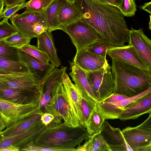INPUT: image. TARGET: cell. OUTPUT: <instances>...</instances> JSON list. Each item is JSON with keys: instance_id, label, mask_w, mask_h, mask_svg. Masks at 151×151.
Instances as JSON below:
<instances>
[{"instance_id": "cell-25", "label": "cell", "mask_w": 151, "mask_h": 151, "mask_svg": "<svg viewBox=\"0 0 151 151\" xmlns=\"http://www.w3.org/2000/svg\"><path fill=\"white\" fill-rule=\"evenodd\" d=\"M70 65L71 72L69 73V75L75 83L76 88L81 91L87 93L95 101L88 81L86 72L73 62L70 63Z\"/></svg>"}, {"instance_id": "cell-26", "label": "cell", "mask_w": 151, "mask_h": 151, "mask_svg": "<svg viewBox=\"0 0 151 151\" xmlns=\"http://www.w3.org/2000/svg\"><path fill=\"white\" fill-rule=\"evenodd\" d=\"M88 140L76 148L77 151H111L102 135L100 131L88 136Z\"/></svg>"}, {"instance_id": "cell-40", "label": "cell", "mask_w": 151, "mask_h": 151, "mask_svg": "<svg viewBox=\"0 0 151 151\" xmlns=\"http://www.w3.org/2000/svg\"><path fill=\"white\" fill-rule=\"evenodd\" d=\"M54 118V116L48 113H43L41 116V120L42 123L46 126H47L51 123Z\"/></svg>"}, {"instance_id": "cell-30", "label": "cell", "mask_w": 151, "mask_h": 151, "mask_svg": "<svg viewBox=\"0 0 151 151\" xmlns=\"http://www.w3.org/2000/svg\"><path fill=\"white\" fill-rule=\"evenodd\" d=\"M0 58L22 62L20 59L18 49L9 46L3 39L0 40Z\"/></svg>"}, {"instance_id": "cell-29", "label": "cell", "mask_w": 151, "mask_h": 151, "mask_svg": "<svg viewBox=\"0 0 151 151\" xmlns=\"http://www.w3.org/2000/svg\"><path fill=\"white\" fill-rule=\"evenodd\" d=\"M105 120L98 111L96 105L85 125L87 132V138L100 131Z\"/></svg>"}, {"instance_id": "cell-13", "label": "cell", "mask_w": 151, "mask_h": 151, "mask_svg": "<svg viewBox=\"0 0 151 151\" xmlns=\"http://www.w3.org/2000/svg\"><path fill=\"white\" fill-rule=\"evenodd\" d=\"M18 51L21 61L25 64L29 72L40 85L55 66L52 63H44L20 49Z\"/></svg>"}, {"instance_id": "cell-42", "label": "cell", "mask_w": 151, "mask_h": 151, "mask_svg": "<svg viewBox=\"0 0 151 151\" xmlns=\"http://www.w3.org/2000/svg\"><path fill=\"white\" fill-rule=\"evenodd\" d=\"M104 3L114 6L120 8L123 0H98Z\"/></svg>"}, {"instance_id": "cell-36", "label": "cell", "mask_w": 151, "mask_h": 151, "mask_svg": "<svg viewBox=\"0 0 151 151\" xmlns=\"http://www.w3.org/2000/svg\"><path fill=\"white\" fill-rule=\"evenodd\" d=\"M124 16L132 17L135 15L137 10L134 0H123L119 9Z\"/></svg>"}, {"instance_id": "cell-14", "label": "cell", "mask_w": 151, "mask_h": 151, "mask_svg": "<svg viewBox=\"0 0 151 151\" xmlns=\"http://www.w3.org/2000/svg\"><path fill=\"white\" fill-rule=\"evenodd\" d=\"M40 86L30 73L14 74L0 76V86L40 90Z\"/></svg>"}, {"instance_id": "cell-23", "label": "cell", "mask_w": 151, "mask_h": 151, "mask_svg": "<svg viewBox=\"0 0 151 151\" xmlns=\"http://www.w3.org/2000/svg\"><path fill=\"white\" fill-rule=\"evenodd\" d=\"M37 38V47L47 55L49 61L55 67L61 65V62L57 53L52 32L47 31L39 35Z\"/></svg>"}, {"instance_id": "cell-46", "label": "cell", "mask_w": 151, "mask_h": 151, "mask_svg": "<svg viewBox=\"0 0 151 151\" xmlns=\"http://www.w3.org/2000/svg\"><path fill=\"white\" fill-rule=\"evenodd\" d=\"M4 6L3 0H0V15L2 14Z\"/></svg>"}, {"instance_id": "cell-12", "label": "cell", "mask_w": 151, "mask_h": 151, "mask_svg": "<svg viewBox=\"0 0 151 151\" xmlns=\"http://www.w3.org/2000/svg\"><path fill=\"white\" fill-rule=\"evenodd\" d=\"M129 44L132 46L143 59L148 68L151 70V41L145 35L143 29L129 30Z\"/></svg>"}, {"instance_id": "cell-48", "label": "cell", "mask_w": 151, "mask_h": 151, "mask_svg": "<svg viewBox=\"0 0 151 151\" xmlns=\"http://www.w3.org/2000/svg\"><path fill=\"white\" fill-rule=\"evenodd\" d=\"M66 1L69 2L71 3H74L76 1V0H65Z\"/></svg>"}, {"instance_id": "cell-6", "label": "cell", "mask_w": 151, "mask_h": 151, "mask_svg": "<svg viewBox=\"0 0 151 151\" xmlns=\"http://www.w3.org/2000/svg\"><path fill=\"white\" fill-rule=\"evenodd\" d=\"M41 111L39 99L26 104H20L0 98V117L6 128L26 117Z\"/></svg>"}, {"instance_id": "cell-17", "label": "cell", "mask_w": 151, "mask_h": 151, "mask_svg": "<svg viewBox=\"0 0 151 151\" xmlns=\"http://www.w3.org/2000/svg\"><path fill=\"white\" fill-rule=\"evenodd\" d=\"M147 113H151V92L125 106L119 119L122 121L135 119Z\"/></svg>"}, {"instance_id": "cell-5", "label": "cell", "mask_w": 151, "mask_h": 151, "mask_svg": "<svg viewBox=\"0 0 151 151\" xmlns=\"http://www.w3.org/2000/svg\"><path fill=\"white\" fill-rule=\"evenodd\" d=\"M86 72L96 102L103 101L113 93L114 82L111 67L108 62L101 68Z\"/></svg>"}, {"instance_id": "cell-7", "label": "cell", "mask_w": 151, "mask_h": 151, "mask_svg": "<svg viewBox=\"0 0 151 151\" xmlns=\"http://www.w3.org/2000/svg\"><path fill=\"white\" fill-rule=\"evenodd\" d=\"M9 19L18 32L32 38L48 31L43 13L24 11L21 14L14 15Z\"/></svg>"}, {"instance_id": "cell-10", "label": "cell", "mask_w": 151, "mask_h": 151, "mask_svg": "<svg viewBox=\"0 0 151 151\" xmlns=\"http://www.w3.org/2000/svg\"><path fill=\"white\" fill-rule=\"evenodd\" d=\"M151 92V87L140 94L121 101L112 102H96V106L98 112L105 119H119L125 106Z\"/></svg>"}, {"instance_id": "cell-33", "label": "cell", "mask_w": 151, "mask_h": 151, "mask_svg": "<svg viewBox=\"0 0 151 151\" xmlns=\"http://www.w3.org/2000/svg\"><path fill=\"white\" fill-rule=\"evenodd\" d=\"M20 49L44 63H49L47 54L35 46L28 44L22 46Z\"/></svg>"}, {"instance_id": "cell-2", "label": "cell", "mask_w": 151, "mask_h": 151, "mask_svg": "<svg viewBox=\"0 0 151 151\" xmlns=\"http://www.w3.org/2000/svg\"><path fill=\"white\" fill-rule=\"evenodd\" d=\"M111 70L114 82L113 93L133 97L151 87V71L111 59Z\"/></svg>"}, {"instance_id": "cell-38", "label": "cell", "mask_w": 151, "mask_h": 151, "mask_svg": "<svg viewBox=\"0 0 151 151\" xmlns=\"http://www.w3.org/2000/svg\"><path fill=\"white\" fill-rule=\"evenodd\" d=\"M20 150L27 151H55V150L38 146L35 144L34 141H32L26 144Z\"/></svg>"}, {"instance_id": "cell-43", "label": "cell", "mask_w": 151, "mask_h": 151, "mask_svg": "<svg viewBox=\"0 0 151 151\" xmlns=\"http://www.w3.org/2000/svg\"><path fill=\"white\" fill-rule=\"evenodd\" d=\"M140 7L142 9L151 14V2H146L141 6Z\"/></svg>"}, {"instance_id": "cell-37", "label": "cell", "mask_w": 151, "mask_h": 151, "mask_svg": "<svg viewBox=\"0 0 151 151\" xmlns=\"http://www.w3.org/2000/svg\"><path fill=\"white\" fill-rule=\"evenodd\" d=\"M26 2H24L18 5L4 9L2 14L4 18L9 19L12 17L18 11L26 7Z\"/></svg>"}, {"instance_id": "cell-8", "label": "cell", "mask_w": 151, "mask_h": 151, "mask_svg": "<svg viewBox=\"0 0 151 151\" xmlns=\"http://www.w3.org/2000/svg\"><path fill=\"white\" fill-rule=\"evenodd\" d=\"M69 36L77 52L86 49L101 39L92 27L80 19L62 28Z\"/></svg>"}, {"instance_id": "cell-19", "label": "cell", "mask_w": 151, "mask_h": 151, "mask_svg": "<svg viewBox=\"0 0 151 151\" xmlns=\"http://www.w3.org/2000/svg\"><path fill=\"white\" fill-rule=\"evenodd\" d=\"M73 62L85 72H88L102 68L108 61L85 49L76 52Z\"/></svg>"}, {"instance_id": "cell-15", "label": "cell", "mask_w": 151, "mask_h": 151, "mask_svg": "<svg viewBox=\"0 0 151 151\" xmlns=\"http://www.w3.org/2000/svg\"><path fill=\"white\" fill-rule=\"evenodd\" d=\"M100 132L111 151H132L126 142L119 128L113 127L107 121L105 120Z\"/></svg>"}, {"instance_id": "cell-31", "label": "cell", "mask_w": 151, "mask_h": 151, "mask_svg": "<svg viewBox=\"0 0 151 151\" xmlns=\"http://www.w3.org/2000/svg\"><path fill=\"white\" fill-rule=\"evenodd\" d=\"M32 38L19 32L4 39V41L9 46L20 49L29 44Z\"/></svg>"}, {"instance_id": "cell-27", "label": "cell", "mask_w": 151, "mask_h": 151, "mask_svg": "<svg viewBox=\"0 0 151 151\" xmlns=\"http://www.w3.org/2000/svg\"><path fill=\"white\" fill-rule=\"evenodd\" d=\"M65 0H54L43 12L49 32L58 29L57 16L60 7L64 3Z\"/></svg>"}, {"instance_id": "cell-45", "label": "cell", "mask_w": 151, "mask_h": 151, "mask_svg": "<svg viewBox=\"0 0 151 151\" xmlns=\"http://www.w3.org/2000/svg\"><path fill=\"white\" fill-rule=\"evenodd\" d=\"M6 128L4 122L0 117V132H1Z\"/></svg>"}, {"instance_id": "cell-49", "label": "cell", "mask_w": 151, "mask_h": 151, "mask_svg": "<svg viewBox=\"0 0 151 151\" xmlns=\"http://www.w3.org/2000/svg\"><path fill=\"white\" fill-rule=\"evenodd\" d=\"M4 18L3 16V14H2L1 15H0V20L3 18Z\"/></svg>"}, {"instance_id": "cell-50", "label": "cell", "mask_w": 151, "mask_h": 151, "mask_svg": "<svg viewBox=\"0 0 151 151\" xmlns=\"http://www.w3.org/2000/svg\"><path fill=\"white\" fill-rule=\"evenodd\" d=\"M5 75H4V74H2L0 73V76H5Z\"/></svg>"}, {"instance_id": "cell-39", "label": "cell", "mask_w": 151, "mask_h": 151, "mask_svg": "<svg viewBox=\"0 0 151 151\" xmlns=\"http://www.w3.org/2000/svg\"><path fill=\"white\" fill-rule=\"evenodd\" d=\"M128 98L129 97L126 96L113 93L101 101L105 102H116L122 101Z\"/></svg>"}, {"instance_id": "cell-41", "label": "cell", "mask_w": 151, "mask_h": 151, "mask_svg": "<svg viewBox=\"0 0 151 151\" xmlns=\"http://www.w3.org/2000/svg\"><path fill=\"white\" fill-rule=\"evenodd\" d=\"M26 0H3L5 8H8L25 2Z\"/></svg>"}, {"instance_id": "cell-9", "label": "cell", "mask_w": 151, "mask_h": 151, "mask_svg": "<svg viewBox=\"0 0 151 151\" xmlns=\"http://www.w3.org/2000/svg\"><path fill=\"white\" fill-rule=\"evenodd\" d=\"M121 132L132 151H151V113L140 124L135 127H127Z\"/></svg>"}, {"instance_id": "cell-47", "label": "cell", "mask_w": 151, "mask_h": 151, "mask_svg": "<svg viewBox=\"0 0 151 151\" xmlns=\"http://www.w3.org/2000/svg\"><path fill=\"white\" fill-rule=\"evenodd\" d=\"M4 138L3 131L0 132V141L2 140Z\"/></svg>"}, {"instance_id": "cell-1", "label": "cell", "mask_w": 151, "mask_h": 151, "mask_svg": "<svg viewBox=\"0 0 151 151\" xmlns=\"http://www.w3.org/2000/svg\"><path fill=\"white\" fill-rule=\"evenodd\" d=\"M81 19L94 29L109 48L124 46L129 30L120 9L98 0H76Z\"/></svg>"}, {"instance_id": "cell-16", "label": "cell", "mask_w": 151, "mask_h": 151, "mask_svg": "<svg viewBox=\"0 0 151 151\" xmlns=\"http://www.w3.org/2000/svg\"><path fill=\"white\" fill-rule=\"evenodd\" d=\"M40 90L0 86V98L18 104H24L39 99Z\"/></svg>"}, {"instance_id": "cell-18", "label": "cell", "mask_w": 151, "mask_h": 151, "mask_svg": "<svg viewBox=\"0 0 151 151\" xmlns=\"http://www.w3.org/2000/svg\"><path fill=\"white\" fill-rule=\"evenodd\" d=\"M67 67L58 69L57 67L48 75L40 86L39 100L41 109L45 108L51 99V92L53 86L56 82L62 81Z\"/></svg>"}, {"instance_id": "cell-51", "label": "cell", "mask_w": 151, "mask_h": 151, "mask_svg": "<svg viewBox=\"0 0 151 151\" xmlns=\"http://www.w3.org/2000/svg\"></svg>"}, {"instance_id": "cell-28", "label": "cell", "mask_w": 151, "mask_h": 151, "mask_svg": "<svg viewBox=\"0 0 151 151\" xmlns=\"http://www.w3.org/2000/svg\"><path fill=\"white\" fill-rule=\"evenodd\" d=\"M25 64L0 58V73L8 75L29 73Z\"/></svg>"}, {"instance_id": "cell-21", "label": "cell", "mask_w": 151, "mask_h": 151, "mask_svg": "<svg viewBox=\"0 0 151 151\" xmlns=\"http://www.w3.org/2000/svg\"><path fill=\"white\" fill-rule=\"evenodd\" d=\"M61 83L64 86L73 112L79 125L85 128L79 97L75 84L72 82L65 73L63 76Z\"/></svg>"}, {"instance_id": "cell-20", "label": "cell", "mask_w": 151, "mask_h": 151, "mask_svg": "<svg viewBox=\"0 0 151 151\" xmlns=\"http://www.w3.org/2000/svg\"><path fill=\"white\" fill-rule=\"evenodd\" d=\"M46 126L42 123L36 127L20 134L4 138L0 141V150L10 145L19 147L20 149L26 144L34 141Z\"/></svg>"}, {"instance_id": "cell-34", "label": "cell", "mask_w": 151, "mask_h": 151, "mask_svg": "<svg viewBox=\"0 0 151 151\" xmlns=\"http://www.w3.org/2000/svg\"><path fill=\"white\" fill-rule=\"evenodd\" d=\"M109 48L106 43L101 39L89 46L86 50L93 54L106 58V51Z\"/></svg>"}, {"instance_id": "cell-35", "label": "cell", "mask_w": 151, "mask_h": 151, "mask_svg": "<svg viewBox=\"0 0 151 151\" xmlns=\"http://www.w3.org/2000/svg\"><path fill=\"white\" fill-rule=\"evenodd\" d=\"M8 19L4 18L0 22V40L4 39L18 32L12 25L8 22Z\"/></svg>"}, {"instance_id": "cell-11", "label": "cell", "mask_w": 151, "mask_h": 151, "mask_svg": "<svg viewBox=\"0 0 151 151\" xmlns=\"http://www.w3.org/2000/svg\"><path fill=\"white\" fill-rule=\"evenodd\" d=\"M111 59L132 65L145 70L151 71L134 47L129 44L120 47L109 48L106 51Z\"/></svg>"}, {"instance_id": "cell-4", "label": "cell", "mask_w": 151, "mask_h": 151, "mask_svg": "<svg viewBox=\"0 0 151 151\" xmlns=\"http://www.w3.org/2000/svg\"><path fill=\"white\" fill-rule=\"evenodd\" d=\"M61 81H57L54 84L52 90L51 99L45 108V112L54 116V118L52 122H61L63 120V123L68 126H80Z\"/></svg>"}, {"instance_id": "cell-32", "label": "cell", "mask_w": 151, "mask_h": 151, "mask_svg": "<svg viewBox=\"0 0 151 151\" xmlns=\"http://www.w3.org/2000/svg\"><path fill=\"white\" fill-rule=\"evenodd\" d=\"M54 0H30L26 2L25 11L43 13Z\"/></svg>"}, {"instance_id": "cell-44", "label": "cell", "mask_w": 151, "mask_h": 151, "mask_svg": "<svg viewBox=\"0 0 151 151\" xmlns=\"http://www.w3.org/2000/svg\"><path fill=\"white\" fill-rule=\"evenodd\" d=\"M20 151L19 148L17 147H15L12 145L3 148L0 150V151Z\"/></svg>"}, {"instance_id": "cell-22", "label": "cell", "mask_w": 151, "mask_h": 151, "mask_svg": "<svg viewBox=\"0 0 151 151\" xmlns=\"http://www.w3.org/2000/svg\"><path fill=\"white\" fill-rule=\"evenodd\" d=\"M41 111L26 117L15 123L3 131L4 138L18 134L29 130L42 123Z\"/></svg>"}, {"instance_id": "cell-3", "label": "cell", "mask_w": 151, "mask_h": 151, "mask_svg": "<svg viewBox=\"0 0 151 151\" xmlns=\"http://www.w3.org/2000/svg\"><path fill=\"white\" fill-rule=\"evenodd\" d=\"M87 135L86 129L82 126L71 127L61 122H52L34 142L38 146L55 151H74Z\"/></svg>"}, {"instance_id": "cell-24", "label": "cell", "mask_w": 151, "mask_h": 151, "mask_svg": "<svg viewBox=\"0 0 151 151\" xmlns=\"http://www.w3.org/2000/svg\"><path fill=\"white\" fill-rule=\"evenodd\" d=\"M81 19V16L74 3L66 1L60 7L58 13V29Z\"/></svg>"}]
</instances>
